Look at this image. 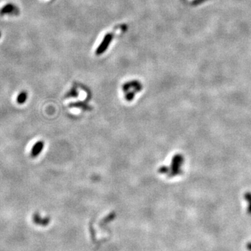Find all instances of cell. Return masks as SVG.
Instances as JSON below:
<instances>
[{
    "mask_svg": "<svg viewBox=\"0 0 251 251\" xmlns=\"http://www.w3.org/2000/svg\"><path fill=\"white\" fill-rule=\"evenodd\" d=\"M33 221L35 222V224L42 225V226H45V225H48L50 222L49 218H45V219H42L40 215L39 214H35L33 215Z\"/></svg>",
    "mask_w": 251,
    "mask_h": 251,
    "instance_id": "cell-5",
    "label": "cell"
},
{
    "mask_svg": "<svg viewBox=\"0 0 251 251\" xmlns=\"http://www.w3.org/2000/svg\"><path fill=\"white\" fill-rule=\"evenodd\" d=\"M70 107H74V108H79L82 109L84 110H90L92 108L90 106L87 105L85 103H81V102H78V103H70Z\"/></svg>",
    "mask_w": 251,
    "mask_h": 251,
    "instance_id": "cell-7",
    "label": "cell"
},
{
    "mask_svg": "<svg viewBox=\"0 0 251 251\" xmlns=\"http://www.w3.org/2000/svg\"><path fill=\"white\" fill-rule=\"evenodd\" d=\"M76 96H78V93L75 89H73L70 91V92L68 93V96H67V97H76Z\"/></svg>",
    "mask_w": 251,
    "mask_h": 251,
    "instance_id": "cell-8",
    "label": "cell"
},
{
    "mask_svg": "<svg viewBox=\"0 0 251 251\" xmlns=\"http://www.w3.org/2000/svg\"><path fill=\"white\" fill-rule=\"evenodd\" d=\"M180 162H181V160H180V156H175L172 158V176L176 175L177 174H178V170L180 168Z\"/></svg>",
    "mask_w": 251,
    "mask_h": 251,
    "instance_id": "cell-4",
    "label": "cell"
},
{
    "mask_svg": "<svg viewBox=\"0 0 251 251\" xmlns=\"http://www.w3.org/2000/svg\"><path fill=\"white\" fill-rule=\"evenodd\" d=\"M20 13L19 8L13 4L9 3L0 9V16H4L5 15L9 16H17Z\"/></svg>",
    "mask_w": 251,
    "mask_h": 251,
    "instance_id": "cell-1",
    "label": "cell"
},
{
    "mask_svg": "<svg viewBox=\"0 0 251 251\" xmlns=\"http://www.w3.org/2000/svg\"><path fill=\"white\" fill-rule=\"evenodd\" d=\"M44 148V142L42 140H39L36 142L34 145H33L32 148L31 149V155L32 158H36V157L41 153L43 149Z\"/></svg>",
    "mask_w": 251,
    "mask_h": 251,
    "instance_id": "cell-3",
    "label": "cell"
},
{
    "mask_svg": "<svg viewBox=\"0 0 251 251\" xmlns=\"http://www.w3.org/2000/svg\"><path fill=\"white\" fill-rule=\"evenodd\" d=\"M246 248H247V249H248V250L251 251V242H249V243H247Z\"/></svg>",
    "mask_w": 251,
    "mask_h": 251,
    "instance_id": "cell-10",
    "label": "cell"
},
{
    "mask_svg": "<svg viewBox=\"0 0 251 251\" xmlns=\"http://www.w3.org/2000/svg\"><path fill=\"white\" fill-rule=\"evenodd\" d=\"M27 93L25 92V91H22V92H20L18 95L17 96L16 101L17 103L20 104V105H22V104H24L27 99Z\"/></svg>",
    "mask_w": 251,
    "mask_h": 251,
    "instance_id": "cell-6",
    "label": "cell"
},
{
    "mask_svg": "<svg viewBox=\"0 0 251 251\" xmlns=\"http://www.w3.org/2000/svg\"><path fill=\"white\" fill-rule=\"evenodd\" d=\"M112 39V35L110 34L105 35V37L103 38L101 44H100L99 46L98 47L97 50H96V54L97 55L103 54V53L105 51V50L108 48Z\"/></svg>",
    "mask_w": 251,
    "mask_h": 251,
    "instance_id": "cell-2",
    "label": "cell"
},
{
    "mask_svg": "<svg viewBox=\"0 0 251 251\" xmlns=\"http://www.w3.org/2000/svg\"><path fill=\"white\" fill-rule=\"evenodd\" d=\"M1 36H2V34H1V32H0V38H1Z\"/></svg>",
    "mask_w": 251,
    "mask_h": 251,
    "instance_id": "cell-11",
    "label": "cell"
},
{
    "mask_svg": "<svg viewBox=\"0 0 251 251\" xmlns=\"http://www.w3.org/2000/svg\"><path fill=\"white\" fill-rule=\"evenodd\" d=\"M207 1V0H194L193 2H192V4L193 5H198L201 3H203L204 2Z\"/></svg>",
    "mask_w": 251,
    "mask_h": 251,
    "instance_id": "cell-9",
    "label": "cell"
}]
</instances>
